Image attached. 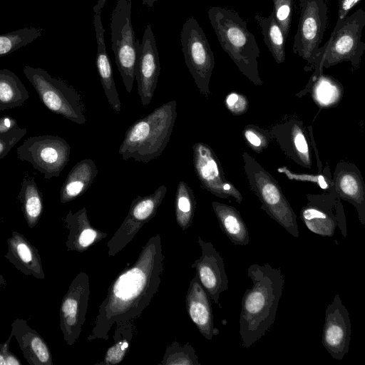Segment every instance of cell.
Returning <instances> with one entry per match:
<instances>
[{
  "label": "cell",
  "instance_id": "cell-30",
  "mask_svg": "<svg viewBox=\"0 0 365 365\" xmlns=\"http://www.w3.org/2000/svg\"><path fill=\"white\" fill-rule=\"evenodd\" d=\"M29 93L19 78L7 68L0 69V111L22 106Z\"/></svg>",
  "mask_w": 365,
  "mask_h": 365
},
{
  "label": "cell",
  "instance_id": "cell-37",
  "mask_svg": "<svg viewBox=\"0 0 365 365\" xmlns=\"http://www.w3.org/2000/svg\"><path fill=\"white\" fill-rule=\"evenodd\" d=\"M294 0H273L272 14L287 39L290 29Z\"/></svg>",
  "mask_w": 365,
  "mask_h": 365
},
{
  "label": "cell",
  "instance_id": "cell-14",
  "mask_svg": "<svg viewBox=\"0 0 365 365\" xmlns=\"http://www.w3.org/2000/svg\"><path fill=\"white\" fill-rule=\"evenodd\" d=\"M166 192L167 187L160 185L152 194L143 197L138 195L133 200L127 216L106 244L109 256L113 257L121 251L141 227L156 215Z\"/></svg>",
  "mask_w": 365,
  "mask_h": 365
},
{
  "label": "cell",
  "instance_id": "cell-25",
  "mask_svg": "<svg viewBox=\"0 0 365 365\" xmlns=\"http://www.w3.org/2000/svg\"><path fill=\"white\" fill-rule=\"evenodd\" d=\"M94 27L97 41L96 68L106 98L113 110L119 113L121 103L115 84L112 64L105 43V30L102 25L101 14H95Z\"/></svg>",
  "mask_w": 365,
  "mask_h": 365
},
{
  "label": "cell",
  "instance_id": "cell-4",
  "mask_svg": "<svg viewBox=\"0 0 365 365\" xmlns=\"http://www.w3.org/2000/svg\"><path fill=\"white\" fill-rule=\"evenodd\" d=\"M208 19L222 49L240 71L256 86H261L257 59L260 51L247 24L232 9L211 6Z\"/></svg>",
  "mask_w": 365,
  "mask_h": 365
},
{
  "label": "cell",
  "instance_id": "cell-44",
  "mask_svg": "<svg viewBox=\"0 0 365 365\" xmlns=\"http://www.w3.org/2000/svg\"><path fill=\"white\" fill-rule=\"evenodd\" d=\"M159 0H142V3L144 6L151 8L155 1Z\"/></svg>",
  "mask_w": 365,
  "mask_h": 365
},
{
  "label": "cell",
  "instance_id": "cell-28",
  "mask_svg": "<svg viewBox=\"0 0 365 365\" xmlns=\"http://www.w3.org/2000/svg\"><path fill=\"white\" fill-rule=\"evenodd\" d=\"M23 216L29 228L38 222L43 210V195L32 177L25 175L17 195Z\"/></svg>",
  "mask_w": 365,
  "mask_h": 365
},
{
  "label": "cell",
  "instance_id": "cell-12",
  "mask_svg": "<svg viewBox=\"0 0 365 365\" xmlns=\"http://www.w3.org/2000/svg\"><path fill=\"white\" fill-rule=\"evenodd\" d=\"M307 204L302 207L299 218L312 232L322 237H333L336 229L347 236L343 206L333 185L328 194L308 195Z\"/></svg>",
  "mask_w": 365,
  "mask_h": 365
},
{
  "label": "cell",
  "instance_id": "cell-27",
  "mask_svg": "<svg viewBox=\"0 0 365 365\" xmlns=\"http://www.w3.org/2000/svg\"><path fill=\"white\" fill-rule=\"evenodd\" d=\"M212 207L221 230L235 245H247L250 242L249 232L240 212L233 206L220 202H212Z\"/></svg>",
  "mask_w": 365,
  "mask_h": 365
},
{
  "label": "cell",
  "instance_id": "cell-7",
  "mask_svg": "<svg viewBox=\"0 0 365 365\" xmlns=\"http://www.w3.org/2000/svg\"><path fill=\"white\" fill-rule=\"evenodd\" d=\"M23 71L50 111L78 124L86 122L84 104L75 88L63 80L52 77L41 68L26 66Z\"/></svg>",
  "mask_w": 365,
  "mask_h": 365
},
{
  "label": "cell",
  "instance_id": "cell-6",
  "mask_svg": "<svg viewBox=\"0 0 365 365\" xmlns=\"http://www.w3.org/2000/svg\"><path fill=\"white\" fill-rule=\"evenodd\" d=\"M244 170L251 190L263 210L294 237H299L297 215L277 181L248 153L243 152Z\"/></svg>",
  "mask_w": 365,
  "mask_h": 365
},
{
  "label": "cell",
  "instance_id": "cell-29",
  "mask_svg": "<svg viewBox=\"0 0 365 365\" xmlns=\"http://www.w3.org/2000/svg\"><path fill=\"white\" fill-rule=\"evenodd\" d=\"M312 93L314 101L322 108L336 106L343 97V86L331 76H312L306 87Z\"/></svg>",
  "mask_w": 365,
  "mask_h": 365
},
{
  "label": "cell",
  "instance_id": "cell-11",
  "mask_svg": "<svg viewBox=\"0 0 365 365\" xmlns=\"http://www.w3.org/2000/svg\"><path fill=\"white\" fill-rule=\"evenodd\" d=\"M70 153L67 141L53 135L31 136L16 150L18 158L30 163L46 180L60 175L68 163Z\"/></svg>",
  "mask_w": 365,
  "mask_h": 365
},
{
  "label": "cell",
  "instance_id": "cell-45",
  "mask_svg": "<svg viewBox=\"0 0 365 365\" xmlns=\"http://www.w3.org/2000/svg\"><path fill=\"white\" fill-rule=\"evenodd\" d=\"M7 285V282L4 277L2 276V274H0V287H6Z\"/></svg>",
  "mask_w": 365,
  "mask_h": 365
},
{
  "label": "cell",
  "instance_id": "cell-43",
  "mask_svg": "<svg viewBox=\"0 0 365 365\" xmlns=\"http://www.w3.org/2000/svg\"><path fill=\"white\" fill-rule=\"evenodd\" d=\"M106 0H98L97 4L93 7L95 14H101V10L106 4Z\"/></svg>",
  "mask_w": 365,
  "mask_h": 365
},
{
  "label": "cell",
  "instance_id": "cell-40",
  "mask_svg": "<svg viewBox=\"0 0 365 365\" xmlns=\"http://www.w3.org/2000/svg\"><path fill=\"white\" fill-rule=\"evenodd\" d=\"M12 336L9 335L7 340L2 344L0 349V365H21V361L13 353L9 351V346Z\"/></svg>",
  "mask_w": 365,
  "mask_h": 365
},
{
  "label": "cell",
  "instance_id": "cell-39",
  "mask_svg": "<svg viewBox=\"0 0 365 365\" xmlns=\"http://www.w3.org/2000/svg\"><path fill=\"white\" fill-rule=\"evenodd\" d=\"M225 104L229 111L235 115L243 114L249 107L247 97L237 92L229 93L225 98Z\"/></svg>",
  "mask_w": 365,
  "mask_h": 365
},
{
  "label": "cell",
  "instance_id": "cell-9",
  "mask_svg": "<svg viewBox=\"0 0 365 365\" xmlns=\"http://www.w3.org/2000/svg\"><path fill=\"white\" fill-rule=\"evenodd\" d=\"M180 42L185 64L200 93L207 98L215 58L202 28L193 16L184 22Z\"/></svg>",
  "mask_w": 365,
  "mask_h": 365
},
{
  "label": "cell",
  "instance_id": "cell-46",
  "mask_svg": "<svg viewBox=\"0 0 365 365\" xmlns=\"http://www.w3.org/2000/svg\"><path fill=\"white\" fill-rule=\"evenodd\" d=\"M1 346H2V344L0 343V349H1Z\"/></svg>",
  "mask_w": 365,
  "mask_h": 365
},
{
  "label": "cell",
  "instance_id": "cell-8",
  "mask_svg": "<svg viewBox=\"0 0 365 365\" xmlns=\"http://www.w3.org/2000/svg\"><path fill=\"white\" fill-rule=\"evenodd\" d=\"M132 0H117L110 20V37L115 63L126 91L130 93L135 78L138 48L131 23Z\"/></svg>",
  "mask_w": 365,
  "mask_h": 365
},
{
  "label": "cell",
  "instance_id": "cell-35",
  "mask_svg": "<svg viewBox=\"0 0 365 365\" xmlns=\"http://www.w3.org/2000/svg\"><path fill=\"white\" fill-rule=\"evenodd\" d=\"M164 365H200L198 357L193 347L187 343L181 346L173 341L166 349L162 361Z\"/></svg>",
  "mask_w": 365,
  "mask_h": 365
},
{
  "label": "cell",
  "instance_id": "cell-3",
  "mask_svg": "<svg viewBox=\"0 0 365 365\" xmlns=\"http://www.w3.org/2000/svg\"><path fill=\"white\" fill-rule=\"evenodd\" d=\"M176 117L174 100L156 108L128 128L118 153L125 160L133 159L143 163L157 158L170 141Z\"/></svg>",
  "mask_w": 365,
  "mask_h": 365
},
{
  "label": "cell",
  "instance_id": "cell-15",
  "mask_svg": "<svg viewBox=\"0 0 365 365\" xmlns=\"http://www.w3.org/2000/svg\"><path fill=\"white\" fill-rule=\"evenodd\" d=\"M192 162L201 186L214 195L223 199L232 198L237 203L242 195L225 177L222 167L212 148L206 143L193 144Z\"/></svg>",
  "mask_w": 365,
  "mask_h": 365
},
{
  "label": "cell",
  "instance_id": "cell-42",
  "mask_svg": "<svg viewBox=\"0 0 365 365\" xmlns=\"http://www.w3.org/2000/svg\"><path fill=\"white\" fill-rule=\"evenodd\" d=\"M18 126L17 120L9 115L0 118V134L9 132Z\"/></svg>",
  "mask_w": 365,
  "mask_h": 365
},
{
  "label": "cell",
  "instance_id": "cell-33",
  "mask_svg": "<svg viewBox=\"0 0 365 365\" xmlns=\"http://www.w3.org/2000/svg\"><path fill=\"white\" fill-rule=\"evenodd\" d=\"M196 207V200L192 190L184 181L178 184L175 199V218L182 230H187L192 224Z\"/></svg>",
  "mask_w": 365,
  "mask_h": 365
},
{
  "label": "cell",
  "instance_id": "cell-5",
  "mask_svg": "<svg viewBox=\"0 0 365 365\" xmlns=\"http://www.w3.org/2000/svg\"><path fill=\"white\" fill-rule=\"evenodd\" d=\"M364 26L365 11L361 9L337 20L329 40L319 48L314 71L322 72L324 68L343 61H349L353 68H357L365 51V43L361 41Z\"/></svg>",
  "mask_w": 365,
  "mask_h": 365
},
{
  "label": "cell",
  "instance_id": "cell-2",
  "mask_svg": "<svg viewBox=\"0 0 365 365\" xmlns=\"http://www.w3.org/2000/svg\"><path fill=\"white\" fill-rule=\"evenodd\" d=\"M247 276L252 286L243 294L240 314V335L249 349L274 324L285 279L279 268L266 263L251 264Z\"/></svg>",
  "mask_w": 365,
  "mask_h": 365
},
{
  "label": "cell",
  "instance_id": "cell-34",
  "mask_svg": "<svg viewBox=\"0 0 365 365\" xmlns=\"http://www.w3.org/2000/svg\"><path fill=\"white\" fill-rule=\"evenodd\" d=\"M43 29L27 26L7 34H0V57L7 56L42 36Z\"/></svg>",
  "mask_w": 365,
  "mask_h": 365
},
{
  "label": "cell",
  "instance_id": "cell-38",
  "mask_svg": "<svg viewBox=\"0 0 365 365\" xmlns=\"http://www.w3.org/2000/svg\"><path fill=\"white\" fill-rule=\"evenodd\" d=\"M26 128L19 126L9 132L0 134V159L4 158L18 142L26 134Z\"/></svg>",
  "mask_w": 365,
  "mask_h": 365
},
{
  "label": "cell",
  "instance_id": "cell-26",
  "mask_svg": "<svg viewBox=\"0 0 365 365\" xmlns=\"http://www.w3.org/2000/svg\"><path fill=\"white\" fill-rule=\"evenodd\" d=\"M98 169L91 159L77 163L67 175L60 190V201L64 204L82 195L93 184Z\"/></svg>",
  "mask_w": 365,
  "mask_h": 365
},
{
  "label": "cell",
  "instance_id": "cell-16",
  "mask_svg": "<svg viewBox=\"0 0 365 365\" xmlns=\"http://www.w3.org/2000/svg\"><path fill=\"white\" fill-rule=\"evenodd\" d=\"M269 132L272 140L277 142L289 158L300 166L311 169V140L302 120L289 116L272 126Z\"/></svg>",
  "mask_w": 365,
  "mask_h": 365
},
{
  "label": "cell",
  "instance_id": "cell-22",
  "mask_svg": "<svg viewBox=\"0 0 365 365\" xmlns=\"http://www.w3.org/2000/svg\"><path fill=\"white\" fill-rule=\"evenodd\" d=\"M10 335L15 337L22 355L30 365H53L51 352L46 341L23 319L11 323Z\"/></svg>",
  "mask_w": 365,
  "mask_h": 365
},
{
  "label": "cell",
  "instance_id": "cell-18",
  "mask_svg": "<svg viewBox=\"0 0 365 365\" xmlns=\"http://www.w3.org/2000/svg\"><path fill=\"white\" fill-rule=\"evenodd\" d=\"M160 60L152 26L145 28L142 42L138 48L135 78L138 93L143 106H148L157 87L160 74Z\"/></svg>",
  "mask_w": 365,
  "mask_h": 365
},
{
  "label": "cell",
  "instance_id": "cell-36",
  "mask_svg": "<svg viewBox=\"0 0 365 365\" xmlns=\"http://www.w3.org/2000/svg\"><path fill=\"white\" fill-rule=\"evenodd\" d=\"M242 136L247 145L257 153L266 149L272 140L269 130L254 125H246L242 130Z\"/></svg>",
  "mask_w": 365,
  "mask_h": 365
},
{
  "label": "cell",
  "instance_id": "cell-21",
  "mask_svg": "<svg viewBox=\"0 0 365 365\" xmlns=\"http://www.w3.org/2000/svg\"><path fill=\"white\" fill-rule=\"evenodd\" d=\"M8 250L5 258L26 276L44 279L41 258L38 249L23 235L12 231L7 239Z\"/></svg>",
  "mask_w": 365,
  "mask_h": 365
},
{
  "label": "cell",
  "instance_id": "cell-31",
  "mask_svg": "<svg viewBox=\"0 0 365 365\" xmlns=\"http://www.w3.org/2000/svg\"><path fill=\"white\" fill-rule=\"evenodd\" d=\"M260 27L264 41L277 63L285 61V42L282 31L272 13L269 16L255 14L254 16Z\"/></svg>",
  "mask_w": 365,
  "mask_h": 365
},
{
  "label": "cell",
  "instance_id": "cell-10",
  "mask_svg": "<svg viewBox=\"0 0 365 365\" xmlns=\"http://www.w3.org/2000/svg\"><path fill=\"white\" fill-rule=\"evenodd\" d=\"M300 16L293 51L306 61V71L314 68L327 24V0H299Z\"/></svg>",
  "mask_w": 365,
  "mask_h": 365
},
{
  "label": "cell",
  "instance_id": "cell-1",
  "mask_svg": "<svg viewBox=\"0 0 365 365\" xmlns=\"http://www.w3.org/2000/svg\"><path fill=\"white\" fill-rule=\"evenodd\" d=\"M163 263L161 238L156 235L144 245L135 263L110 284L88 340L108 339L114 325L134 321L142 314L158 292Z\"/></svg>",
  "mask_w": 365,
  "mask_h": 365
},
{
  "label": "cell",
  "instance_id": "cell-24",
  "mask_svg": "<svg viewBox=\"0 0 365 365\" xmlns=\"http://www.w3.org/2000/svg\"><path fill=\"white\" fill-rule=\"evenodd\" d=\"M63 222L68 230L66 247L69 251L82 252L107 237L106 233L91 225L86 207L74 213L69 210Z\"/></svg>",
  "mask_w": 365,
  "mask_h": 365
},
{
  "label": "cell",
  "instance_id": "cell-32",
  "mask_svg": "<svg viewBox=\"0 0 365 365\" xmlns=\"http://www.w3.org/2000/svg\"><path fill=\"white\" fill-rule=\"evenodd\" d=\"M133 321L116 326L114 331V342L106 352L103 361L100 364L114 365L123 361L129 351L134 334Z\"/></svg>",
  "mask_w": 365,
  "mask_h": 365
},
{
  "label": "cell",
  "instance_id": "cell-13",
  "mask_svg": "<svg viewBox=\"0 0 365 365\" xmlns=\"http://www.w3.org/2000/svg\"><path fill=\"white\" fill-rule=\"evenodd\" d=\"M90 294L88 275L79 272L72 280L60 306V329L66 343L73 345L86 320Z\"/></svg>",
  "mask_w": 365,
  "mask_h": 365
},
{
  "label": "cell",
  "instance_id": "cell-20",
  "mask_svg": "<svg viewBox=\"0 0 365 365\" xmlns=\"http://www.w3.org/2000/svg\"><path fill=\"white\" fill-rule=\"evenodd\" d=\"M333 188L340 200L351 203L365 226V187L359 169L353 163L339 162L332 178Z\"/></svg>",
  "mask_w": 365,
  "mask_h": 365
},
{
  "label": "cell",
  "instance_id": "cell-19",
  "mask_svg": "<svg viewBox=\"0 0 365 365\" xmlns=\"http://www.w3.org/2000/svg\"><path fill=\"white\" fill-rule=\"evenodd\" d=\"M202 255L191 265L196 270V277L207 293L210 300L219 303L220 294L228 289V278L222 256L210 242L198 237Z\"/></svg>",
  "mask_w": 365,
  "mask_h": 365
},
{
  "label": "cell",
  "instance_id": "cell-17",
  "mask_svg": "<svg viewBox=\"0 0 365 365\" xmlns=\"http://www.w3.org/2000/svg\"><path fill=\"white\" fill-rule=\"evenodd\" d=\"M349 314L339 294L325 310L322 343L326 350L336 360H341L349 351L351 340Z\"/></svg>",
  "mask_w": 365,
  "mask_h": 365
},
{
  "label": "cell",
  "instance_id": "cell-23",
  "mask_svg": "<svg viewBox=\"0 0 365 365\" xmlns=\"http://www.w3.org/2000/svg\"><path fill=\"white\" fill-rule=\"evenodd\" d=\"M185 304L190 318L200 334L211 340L215 332L211 302L196 275L190 281Z\"/></svg>",
  "mask_w": 365,
  "mask_h": 365
},
{
  "label": "cell",
  "instance_id": "cell-41",
  "mask_svg": "<svg viewBox=\"0 0 365 365\" xmlns=\"http://www.w3.org/2000/svg\"><path fill=\"white\" fill-rule=\"evenodd\" d=\"M361 0H339L338 18L342 20Z\"/></svg>",
  "mask_w": 365,
  "mask_h": 365
},
{
  "label": "cell",
  "instance_id": "cell-47",
  "mask_svg": "<svg viewBox=\"0 0 365 365\" xmlns=\"http://www.w3.org/2000/svg\"><path fill=\"white\" fill-rule=\"evenodd\" d=\"M0 241H1V231H0Z\"/></svg>",
  "mask_w": 365,
  "mask_h": 365
}]
</instances>
